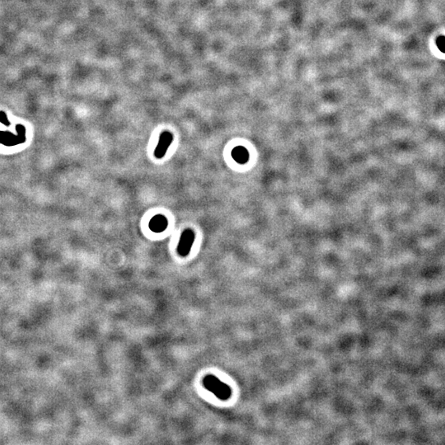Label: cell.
I'll return each instance as SVG.
<instances>
[{"label":"cell","instance_id":"5b68a950","mask_svg":"<svg viewBox=\"0 0 445 445\" xmlns=\"http://www.w3.org/2000/svg\"><path fill=\"white\" fill-rule=\"evenodd\" d=\"M232 157L237 163L245 164L249 160V153L244 147L238 146L232 151Z\"/></svg>","mask_w":445,"mask_h":445},{"label":"cell","instance_id":"8992f818","mask_svg":"<svg viewBox=\"0 0 445 445\" xmlns=\"http://www.w3.org/2000/svg\"><path fill=\"white\" fill-rule=\"evenodd\" d=\"M0 122L2 123L3 125H7V126H8L11 124L8 119H7V115L3 111H0Z\"/></svg>","mask_w":445,"mask_h":445},{"label":"cell","instance_id":"3957f363","mask_svg":"<svg viewBox=\"0 0 445 445\" xmlns=\"http://www.w3.org/2000/svg\"><path fill=\"white\" fill-rule=\"evenodd\" d=\"M173 141V135L172 133L168 131H164L161 134L158 146L154 151V156L157 158H162L164 157L165 153L167 152V148H169Z\"/></svg>","mask_w":445,"mask_h":445},{"label":"cell","instance_id":"277c9868","mask_svg":"<svg viewBox=\"0 0 445 445\" xmlns=\"http://www.w3.org/2000/svg\"><path fill=\"white\" fill-rule=\"evenodd\" d=\"M167 225L168 221L163 214H157L149 222V229L154 233H162L167 229Z\"/></svg>","mask_w":445,"mask_h":445},{"label":"cell","instance_id":"7a4b0ae2","mask_svg":"<svg viewBox=\"0 0 445 445\" xmlns=\"http://www.w3.org/2000/svg\"><path fill=\"white\" fill-rule=\"evenodd\" d=\"M195 238H196L195 233L191 229H186L181 233L179 244L177 247V252L181 257L188 256L193 245Z\"/></svg>","mask_w":445,"mask_h":445},{"label":"cell","instance_id":"52a82bcc","mask_svg":"<svg viewBox=\"0 0 445 445\" xmlns=\"http://www.w3.org/2000/svg\"><path fill=\"white\" fill-rule=\"evenodd\" d=\"M437 45L441 51L445 53V38L440 37L437 40Z\"/></svg>","mask_w":445,"mask_h":445},{"label":"cell","instance_id":"6da1fadb","mask_svg":"<svg viewBox=\"0 0 445 445\" xmlns=\"http://www.w3.org/2000/svg\"><path fill=\"white\" fill-rule=\"evenodd\" d=\"M205 388L212 392L213 394L222 400H226L231 395V390L229 385L224 384L218 378L213 375H208L203 380Z\"/></svg>","mask_w":445,"mask_h":445}]
</instances>
